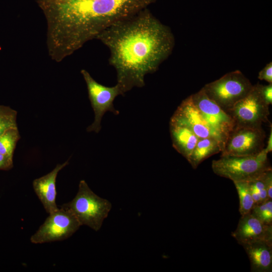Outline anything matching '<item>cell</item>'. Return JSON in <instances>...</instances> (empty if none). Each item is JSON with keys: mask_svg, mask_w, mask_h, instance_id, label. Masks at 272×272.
<instances>
[{"mask_svg": "<svg viewBox=\"0 0 272 272\" xmlns=\"http://www.w3.org/2000/svg\"><path fill=\"white\" fill-rule=\"evenodd\" d=\"M264 151L268 154L272 151V127H270V131L267 142V145L265 148H264Z\"/></svg>", "mask_w": 272, "mask_h": 272, "instance_id": "cell-27", "label": "cell"}, {"mask_svg": "<svg viewBox=\"0 0 272 272\" xmlns=\"http://www.w3.org/2000/svg\"><path fill=\"white\" fill-rule=\"evenodd\" d=\"M216 175L233 182L249 181L271 169L267 154L263 150L258 154L248 156H221L212 163Z\"/></svg>", "mask_w": 272, "mask_h": 272, "instance_id": "cell-4", "label": "cell"}, {"mask_svg": "<svg viewBox=\"0 0 272 272\" xmlns=\"http://www.w3.org/2000/svg\"><path fill=\"white\" fill-rule=\"evenodd\" d=\"M68 164L69 160L58 164L51 172L33 181L34 190L49 214L58 209L56 203V179L58 172Z\"/></svg>", "mask_w": 272, "mask_h": 272, "instance_id": "cell-13", "label": "cell"}, {"mask_svg": "<svg viewBox=\"0 0 272 272\" xmlns=\"http://www.w3.org/2000/svg\"><path fill=\"white\" fill-rule=\"evenodd\" d=\"M264 172L259 177L249 181L251 182L258 191L262 202L268 199L264 182L263 175Z\"/></svg>", "mask_w": 272, "mask_h": 272, "instance_id": "cell-21", "label": "cell"}, {"mask_svg": "<svg viewBox=\"0 0 272 272\" xmlns=\"http://www.w3.org/2000/svg\"><path fill=\"white\" fill-rule=\"evenodd\" d=\"M250 213L263 223L272 225V199L255 205Z\"/></svg>", "mask_w": 272, "mask_h": 272, "instance_id": "cell-19", "label": "cell"}, {"mask_svg": "<svg viewBox=\"0 0 272 272\" xmlns=\"http://www.w3.org/2000/svg\"><path fill=\"white\" fill-rule=\"evenodd\" d=\"M226 112L233 119L235 126L261 128L263 123L268 121L269 105L262 98L257 83Z\"/></svg>", "mask_w": 272, "mask_h": 272, "instance_id": "cell-6", "label": "cell"}, {"mask_svg": "<svg viewBox=\"0 0 272 272\" xmlns=\"http://www.w3.org/2000/svg\"><path fill=\"white\" fill-rule=\"evenodd\" d=\"M222 149V144L214 138H200L187 161L193 169H196L206 159L221 152Z\"/></svg>", "mask_w": 272, "mask_h": 272, "instance_id": "cell-16", "label": "cell"}, {"mask_svg": "<svg viewBox=\"0 0 272 272\" xmlns=\"http://www.w3.org/2000/svg\"><path fill=\"white\" fill-rule=\"evenodd\" d=\"M190 96L202 117L225 143L228 135L235 126L232 118L216 102L210 99L202 88Z\"/></svg>", "mask_w": 272, "mask_h": 272, "instance_id": "cell-10", "label": "cell"}, {"mask_svg": "<svg viewBox=\"0 0 272 272\" xmlns=\"http://www.w3.org/2000/svg\"><path fill=\"white\" fill-rule=\"evenodd\" d=\"M258 78L268 83H272V63H267L258 74Z\"/></svg>", "mask_w": 272, "mask_h": 272, "instance_id": "cell-23", "label": "cell"}, {"mask_svg": "<svg viewBox=\"0 0 272 272\" xmlns=\"http://www.w3.org/2000/svg\"><path fill=\"white\" fill-rule=\"evenodd\" d=\"M260 93L264 100L268 105L272 104V83L267 85H262L258 83Z\"/></svg>", "mask_w": 272, "mask_h": 272, "instance_id": "cell-22", "label": "cell"}, {"mask_svg": "<svg viewBox=\"0 0 272 272\" xmlns=\"http://www.w3.org/2000/svg\"><path fill=\"white\" fill-rule=\"evenodd\" d=\"M265 138L262 127L235 126L226 139L221 156L257 155L264 149Z\"/></svg>", "mask_w": 272, "mask_h": 272, "instance_id": "cell-9", "label": "cell"}, {"mask_svg": "<svg viewBox=\"0 0 272 272\" xmlns=\"http://www.w3.org/2000/svg\"><path fill=\"white\" fill-rule=\"evenodd\" d=\"M253 86L241 72L236 70L206 84L202 89L210 99L226 112L245 97Z\"/></svg>", "mask_w": 272, "mask_h": 272, "instance_id": "cell-5", "label": "cell"}, {"mask_svg": "<svg viewBox=\"0 0 272 272\" xmlns=\"http://www.w3.org/2000/svg\"><path fill=\"white\" fill-rule=\"evenodd\" d=\"M170 120L182 124L190 129L199 138L212 137L224 146V141L202 117L193 104L191 96L183 100L172 116Z\"/></svg>", "mask_w": 272, "mask_h": 272, "instance_id": "cell-11", "label": "cell"}, {"mask_svg": "<svg viewBox=\"0 0 272 272\" xmlns=\"http://www.w3.org/2000/svg\"><path fill=\"white\" fill-rule=\"evenodd\" d=\"M110 51L109 62L117 75L122 96L145 86V77L157 71L175 43L170 28L146 9L120 20L96 37Z\"/></svg>", "mask_w": 272, "mask_h": 272, "instance_id": "cell-1", "label": "cell"}, {"mask_svg": "<svg viewBox=\"0 0 272 272\" xmlns=\"http://www.w3.org/2000/svg\"><path fill=\"white\" fill-rule=\"evenodd\" d=\"M13 166V158L0 154V169H9Z\"/></svg>", "mask_w": 272, "mask_h": 272, "instance_id": "cell-25", "label": "cell"}, {"mask_svg": "<svg viewBox=\"0 0 272 272\" xmlns=\"http://www.w3.org/2000/svg\"><path fill=\"white\" fill-rule=\"evenodd\" d=\"M81 73L86 82L95 114L94 122L87 127V131L98 133L101 128L102 118L106 112L110 111L116 115L119 114V111L114 107L113 101L117 96L122 94L117 84L113 87L105 86L96 81L86 70H81Z\"/></svg>", "mask_w": 272, "mask_h": 272, "instance_id": "cell-8", "label": "cell"}, {"mask_svg": "<svg viewBox=\"0 0 272 272\" xmlns=\"http://www.w3.org/2000/svg\"><path fill=\"white\" fill-rule=\"evenodd\" d=\"M231 235L241 246L258 240H272V225L263 223L250 213L241 216Z\"/></svg>", "mask_w": 272, "mask_h": 272, "instance_id": "cell-12", "label": "cell"}, {"mask_svg": "<svg viewBox=\"0 0 272 272\" xmlns=\"http://www.w3.org/2000/svg\"><path fill=\"white\" fill-rule=\"evenodd\" d=\"M59 207L69 209L80 225L99 230L110 211L111 203L95 193L84 180L80 181L78 192L70 201Z\"/></svg>", "mask_w": 272, "mask_h": 272, "instance_id": "cell-3", "label": "cell"}, {"mask_svg": "<svg viewBox=\"0 0 272 272\" xmlns=\"http://www.w3.org/2000/svg\"><path fill=\"white\" fill-rule=\"evenodd\" d=\"M156 0H59L73 24L88 40L116 22L146 9Z\"/></svg>", "mask_w": 272, "mask_h": 272, "instance_id": "cell-2", "label": "cell"}, {"mask_svg": "<svg viewBox=\"0 0 272 272\" xmlns=\"http://www.w3.org/2000/svg\"><path fill=\"white\" fill-rule=\"evenodd\" d=\"M49 214L42 225L30 237L34 244H42L66 239L81 226L79 222L69 209L59 207Z\"/></svg>", "mask_w": 272, "mask_h": 272, "instance_id": "cell-7", "label": "cell"}, {"mask_svg": "<svg viewBox=\"0 0 272 272\" xmlns=\"http://www.w3.org/2000/svg\"><path fill=\"white\" fill-rule=\"evenodd\" d=\"M233 183L239 196V212L241 216L250 213L255 204L251 196L248 182Z\"/></svg>", "mask_w": 272, "mask_h": 272, "instance_id": "cell-17", "label": "cell"}, {"mask_svg": "<svg viewBox=\"0 0 272 272\" xmlns=\"http://www.w3.org/2000/svg\"><path fill=\"white\" fill-rule=\"evenodd\" d=\"M20 139L18 127L10 128L0 135V154L13 158L17 143Z\"/></svg>", "mask_w": 272, "mask_h": 272, "instance_id": "cell-18", "label": "cell"}, {"mask_svg": "<svg viewBox=\"0 0 272 272\" xmlns=\"http://www.w3.org/2000/svg\"><path fill=\"white\" fill-rule=\"evenodd\" d=\"M17 112L11 108L0 106V135L6 130L13 127H18Z\"/></svg>", "mask_w": 272, "mask_h": 272, "instance_id": "cell-20", "label": "cell"}, {"mask_svg": "<svg viewBox=\"0 0 272 272\" xmlns=\"http://www.w3.org/2000/svg\"><path fill=\"white\" fill-rule=\"evenodd\" d=\"M247 182H248V185H249V188H250L251 196H252V198H253V200H254V201L255 202V204L257 205V204L260 203L262 201H261V199L260 195H259L258 191L256 190L255 187L251 183L250 181H247Z\"/></svg>", "mask_w": 272, "mask_h": 272, "instance_id": "cell-26", "label": "cell"}, {"mask_svg": "<svg viewBox=\"0 0 272 272\" xmlns=\"http://www.w3.org/2000/svg\"><path fill=\"white\" fill-rule=\"evenodd\" d=\"M169 127L173 148L187 160L199 138L182 124L170 120Z\"/></svg>", "mask_w": 272, "mask_h": 272, "instance_id": "cell-15", "label": "cell"}, {"mask_svg": "<svg viewBox=\"0 0 272 272\" xmlns=\"http://www.w3.org/2000/svg\"><path fill=\"white\" fill-rule=\"evenodd\" d=\"M242 246L248 257L251 271H272V240H258Z\"/></svg>", "mask_w": 272, "mask_h": 272, "instance_id": "cell-14", "label": "cell"}, {"mask_svg": "<svg viewBox=\"0 0 272 272\" xmlns=\"http://www.w3.org/2000/svg\"><path fill=\"white\" fill-rule=\"evenodd\" d=\"M263 177L267 197L269 199H272V169L266 171Z\"/></svg>", "mask_w": 272, "mask_h": 272, "instance_id": "cell-24", "label": "cell"}]
</instances>
